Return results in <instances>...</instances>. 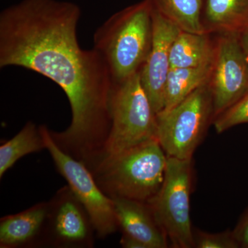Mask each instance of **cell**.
I'll return each mask as SVG.
<instances>
[{"label":"cell","instance_id":"obj_1","mask_svg":"<svg viewBox=\"0 0 248 248\" xmlns=\"http://www.w3.org/2000/svg\"><path fill=\"white\" fill-rule=\"evenodd\" d=\"M78 5L60 0H22L0 14V68L17 66L60 86L71 108L69 126L50 130L65 153L91 169L100 159L111 127L113 80L94 48L78 42Z\"/></svg>","mask_w":248,"mask_h":248},{"label":"cell","instance_id":"obj_2","mask_svg":"<svg viewBox=\"0 0 248 248\" xmlns=\"http://www.w3.org/2000/svg\"><path fill=\"white\" fill-rule=\"evenodd\" d=\"M151 0H142L111 16L93 35V48L104 59L113 82L141 71L151 48Z\"/></svg>","mask_w":248,"mask_h":248},{"label":"cell","instance_id":"obj_3","mask_svg":"<svg viewBox=\"0 0 248 248\" xmlns=\"http://www.w3.org/2000/svg\"><path fill=\"white\" fill-rule=\"evenodd\" d=\"M167 161L159 141L153 139L104 158L91 172L110 198L148 203L163 185Z\"/></svg>","mask_w":248,"mask_h":248},{"label":"cell","instance_id":"obj_4","mask_svg":"<svg viewBox=\"0 0 248 248\" xmlns=\"http://www.w3.org/2000/svg\"><path fill=\"white\" fill-rule=\"evenodd\" d=\"M110 111V133L99 162L108 156L156 139V114L142 86L140 72L124 81L114 83Z\"/></svg>","mask_w":248,"mask_h":248},{"label":"cell","instance_id":"obj_5","mask_svg":"<svg viewBox=\"0 0 248 248\" xmlns=\"http://www.w3.org/2000/svg\"><path fill=\"white\" fill-rule=\"evenodd\" d=\"M213 121L208 81L175 107L156 115V140L169 157L192 159Z\"/></svg>","mask_w":248,"mask_h":248},{"label":"cell","instance_id":"obj_6","mask_svg":"<svg viewBox=\"0 0 248 248\" xmlns=\"http://www.w3.org/2000/svg\"><path fill=\"white\" fill-rule=\"evenodd\" d=\"M192 186V159L168 156L163 185L148 203L173 248H194L190 219Z\"/></svg>","mask_w":248,"mask_h":248},{"label":"cell","instance_id":"obj_7","mask_svg":"<svg viewBox=\"0 0 248 248\" xmlns=\"http://www.w3.org/2000/svg\"><path fill=\"white\" fill-rule=\"evenodd\" d=\"M44 138L58 172L66 179L78 200L89 214L95 234L101 239L114 234L120 228L113 201L98 186L86 165L62 151L54 141L50 129L40 125Z\"/></svg>","mask_w":248,"mask_h":248},{"label":"cell","instance_id":"obj_8","mask_svg":"<svg viewBox=\"0 0 248 248\" xmlns=\"http://www.w3.org/2000/svg\"><path fill=\"white\" fill-rule=\"evenodd\" d=\"M215 45L209 80L213 96V120L248 92V60L239 34L220 33Z\"/></svg>","mask_w":248,"mask_h":248},{"label":"cell","instance_id":"obj_9","mask_svg":"<svg viewBox=\"0 0 248 248\" xmlns=\"http://www.w3.org/2000/svg\"><path fill=\"white\" fill-rule=\"evenodd\" d=\"M43 246L90 248L94 246V227L89 214L68 186L49 201Z\"/></svg>","mask_w":248,"mask_h":248},{"label":"cell","instance_id":"obj_10","mask_svg":"<svg viewBox=\"0 0 248 248\" xmlns=\"http://www.w3.org/2000/svg\"><path fill=\"white\" fill-rule=\"evenodd\" d=\"M181 31L153 8L151 48L140 74L142 86L156 115L164 108L165 89L171 68V46Z\"/></svg>","mask_w":248,"mask_h":248},{"label":"cell","instance_id":"obj_11","mask_svg":"<svg viewBox=\"0 0 248 248\" xmlns=\"http://www.w3.org/2000/svg\"><path fill=\"white\" fill-rule=\"evenodd\" d=\"M112 200L123 233L141 241L147 248L169 247L167 235L149 203L124 198Z\"/></svg>","mask_w":248,"mask_h":248},{"label":"cell","instance_id":"obj_12","mask_svg":"<svg viewBox=\"0 0 248 248\" xmlns=\"http://www.w3.org/2000/svg\"><path fill=\"white\" fill-rule=\"evenodd\" d=\"M49 203L42 202L0 221V248L43 246Z\"/></svg>","mask_w":248,"mask_h":248},{"label":"cell","instance_id":"obj_13","mask_svg":"<svg viewBox=\"0 0 248 248\" xmlns=\"http://www.w3.org/2000/svg\"><path fill=\"white\" fill-rule=\"evenodd\" d=\"M210 34L181 31L171 46V68H196L211 64L215 45Z\"/></svg>","mask_w":248,"mask_h":248},{"label":"cell","instance_id":"obj_14","mask_svg":"<svg viewBox=\"0 0 248 248\" xmlns=\"http://www.w3.org/2000/svg\"><path fill=\"white\" fill-rule=\"evenodd\" d=\"M203 24L210 33L239 34L248 26V0H205Z\"/></svg>","mask_w":248,"mask_h":248},{"label":"cell","instance_id":"obj_15","mask_svg":"<svg viewBox=\"0 0 248 248\" xmlns=\"http://www.w3.org/2000/svg\"><path fill=\"white\" fill-rule=\"evenodd\" d=\"M213 63L196 68H171L166 81L162 111L175 107L195 90L208 83Z\"/></svg>","mask_w":248,"mask_h":248},{"label":"cell","instance_id":"obj_16","mask_svg":"<svg viewBox=\"0 0 248 248\" xmlns=\"http://www.w3.org/2000/svg\"><path fill=\"white\" fill-rule=\"evenodd\" d=\"M46 149L45 138L40 126L27 122L22 130L0 146V178L13 167L18 160L31 153Z\"/></svg>","mask_w":248,"mask_h":248},{"label":"cell","instance_id":"obj_17","mask_svg":"<svg viewBox=\"0 0 248 248\" xmlns=\"http://www.w3.org/2000/svg\"><path fill=\"white\" fill-rule=\"evenodd\" d=\"M151 2L155 9L181 30L194 33L208 32L202 19L203 0H151Z\"/></svg>","mask_w":248,"mask_h":248},{"label":"cell","instance_id":"obj_18","mask_svg":"<svg viewBox=\"0 0 248 248\" xmlns=\"http://www.w3.org/2000/svg\"><path fill=\"white\" fill-rule=\"evenodd\" d=\"M217 133H222L240 124H248V92L213 120Z\"/></svg>","mask_w":248,"mask_h":248},{"label":"cell","instance_id":"obj_19","mask_svg":"<svg viewBox=\"0 0 248 248\" xmlns=\"http://www.w3.org/2000/svg\"><path fill=\"white\" fill-rule=\"evenodd\" d=\"M194 248H239L232 231L218 233H210L193 229Z\"/></svg>","mask_w":248,"mask_h":248},{"label":"cell","instance_id":"obj_20","mask_svg":"<svg viewBox=\"0 0 248 248\" xmlns=\"http://www.w3.org/2000/svg\"><path fill=\"white\" fill-rule=\"evenodd\" d=\"M232 232L240 248H248V208Z\"/></svg>","mask_w":248,"mask_h":248},{"label":"cell","instance_id":"obj_21","mask_svg":"<svg viewBox=\"0 0 248 248\" xmlns=\"http://www.w3.org/2000/svg\"><path fill=\"white\" fill-rule=\"evenodd\" d=\"M121 246L125 248H147L146 245L130 235L123 233L120 241Z\"/></svg>","mask_w":248,"mask_h":248},{"label":"cell","instance_id":"obj_22","mask_svg":"<svg viewBox=\"0 0 248 248\" xmlns=\"http://www.w3.org/2000/svg\"><path fill=\"white\" fill-rule=\"evenodd\" d=\"M240 41L248 60V26L239 33Z\"/></svg>","mask_w":248,"mask_h":248}]
</instances>
